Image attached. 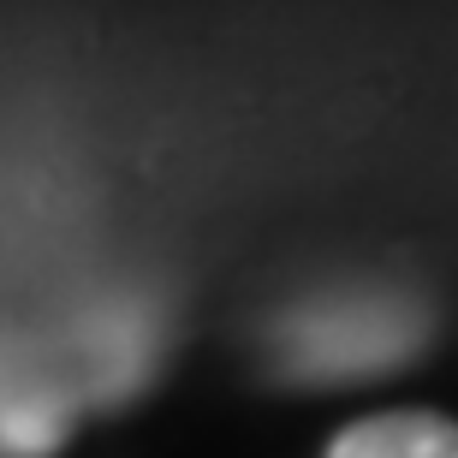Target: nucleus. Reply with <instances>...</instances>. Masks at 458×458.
<instances>
[{
	"label": "nucleus",
	"instance_id": "f03ea898",
	"mask_svg": "<svg viewBox=\"0 0 458 458\" xmlns=\"http://www.w3.org/2000/svg\"><path fill=\"white\" fill-rule=\"evenodd\" d=\"M327 458H458V423L435 411H381L334 435Z\"/></svg>",
	"mask_w": 458,
	"mask_h": 458
},
{
	"label": "nucleus",
	"instance_id": "7ed1b4c3",
	"mask_svg": "<svg viewBox=\"0 0 458 458\" xmlns=\"http://www.w3.org/2000/svg\"><path fill=\"white\" fill-rule=\"evenodd\" d=\"M89 363L107 393H125L131 381H143V369L155 363V316L137 304L107 310L96 322V340H89Z\"/></svg>",
	"mask_w": 458,
	"mask_h": 458
},
{
	"label": "nucleus",
	"instance_id": "20e7f679",
	"mask_svg": "<svg viewBox=\"0 0 458 458\" xmlns=\"http://www.w3.org/2000/svg\"><path fill=\"white\" fill-rule=\"evenodd\" d=\"M72 428V393L30 381L6 399V458H48Z\"/></svg>",
	"mask_w": 458,
	"mask_h": 458
},
{
	"label": "nucleus",
	"instance_id": "f257e3e1",
	"mask_svg": "<svg viewBox=\"0 0 458 458\" xmlns=\"http://www.w3.org/2000/svg\"><path fill=\"white\" fill-rule=\"evenodd\" d=\"M428 340V310L405 292H322L274 327V357L298 381H352L411 363Z\"/></svg>",
	"mask_w": 458,
	"mask_h": 458
}]
</instances>
